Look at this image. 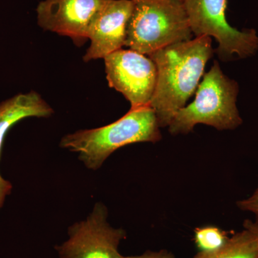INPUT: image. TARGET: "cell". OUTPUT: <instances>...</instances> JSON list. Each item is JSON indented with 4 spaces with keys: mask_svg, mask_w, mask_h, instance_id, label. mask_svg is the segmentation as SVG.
Here are the masks:
<instances>
[{
    "mask_svg": "<svg viewBox=\"0 0 258 258\" xmlns=\"http://www.w3.org/2000/svg\"><path fill=\"white\" fill-rule=\"evenodd\" d=\"M213 52L211 37L200 36L169 45L149 56L157 71L150 106L161 128L169 126L176 113L196 93Z\"/></svg>",
    "mask_w": 258,
    "mask_h": 258,
    "instance_id": "cell-1",
    "label": "cell"
},
{
    "mask_svg": "<svg viewBox=\"0 0 258 258\" xmlns=\"http://www.w3.org/2000/svg\"><path fill=\"white\" fill-rule=\"evenodd\" d=\"M160 128L155 112L150 106L131 108L111 124L67 134L61 139L60 146L76 153L87 169L97 170L120 148L159 142Z\"/></svg>",
    "mask_w": 258,
    "mask_h": 258,
    "instance_id": "cell-2",
    "label": "cell"
},
{
    "mask_svg": "<svg viewBox=\"0 0 258 258\" xmlns=\"http://www.w3.org/2000/svg\"><path fill=\"white\" fill-rule=\"evenodd\" d=\"M238 85L223 74L220 64L213 66L199 84L195 100L180 109L169 128L172 135L187 134L198 124L217 130H232L242 123L237 107Z\"/></svg>",
    "mask_w": 258,
    "mask_h": 258,
    "instance_id": "cell-3",
    "label": "cell"
},
{
    "mask_svg": "<svg viewBox=\"0 0 258 258\" xmlns=\"http://www.w3.org/2000/svg\"><path fill=\"white\" fill-rule=\"evenodd\" d=\"M125 46L145 55L191 40L193 32L183 0H132Z\"/></svg>",
    "mask_w": 258,
    "mask_h": 258,
    "instance_id": "cell-4",
    "label": "cell"
},
{
    "mask_svg": "<svg viewBox=\"0 0 258 258\" xmlns=\"http://www.w3.org/2000/svg\"><path fill=\"white\" fill-rule=\"evenodd\" d=\"M195 37H213L218 43L217 52L221 60L233 55L246 57L258 50L255 30L239 31L226 19L227 0H183Z\"/></svg>",
    "mask_w": 258,
    "mask_h": 258,
    "instance_id": "cell-5",
    "label": "cell"
},
{
    "mask_svg": "<svg viewBox=\"0 0 258 258\" xmlns=\"http://www.w3.org/2000/svg\"><path fill=\"white\" fill-rule=\"evenodd\" d=\"M108 216V209L98 203L86 219L70 226L67 240L55 247L59 258H124L119 245L126 232L112 227Z\"/></svg>",
    "mask_w": 258,
    "mask_h": 258,
    "instance_id": "cell-6",
    "label": "cell"
},
{
    "mask_svg": "<svg viewBox=\"0 0 258 258\" xmlns=\"http://www.w3.org/2000/svg\"><path fill=\"white\" fill-rule=\"evenodd\" d=\"M104 62L108 85L123 94L131 108L150 106L157 79V67L150 57L121 48L107 55Z\"/></svg>",
    "mask_w": 258,
    "mask_h": 258,
    "instance_id": "cell-7",
    "label": "cell"
},
{
    "mask_svg": "<svg viewBox=\"0 0 258 258\" xmlns=\"http://www.w3.org/2000/svg\"><path fill=\"white\" fill-rule=\"evenodd\" d=\"M103 0H42L37 23L43 30L71 37L77 45L88 40L90 25Z\"/></svg>",
    "mask_w": 258,
    "mask_h": 258,
    "instance_id": "cell-8",
    "label": "cell"
},
{
    "mask_svg": "<svg viewBox=\"0 0 258 258\" xmlns=\"http://www.w3.org/2000/svg\"><path fill=\"white\" fill-rule=\"evenodd\" d=\"M133 8L132 0H103L88 31L91 44L85 62L104 59L125 46L126 28Z\"/></svg>",
    "mask_w": 258,
    "mask_h": 258,
    "instance_id": "cell-9",
    "label": "cell"
},
{
    "mask_svg": "<svg viewBox=\"0 0 258 258\" xmlns=\"http://www.w3.org/2000/svg\"><path fill=\"white\" fill-rule=\"evenodd\" d=\"M53 109L36 91L18 93L0 103V157L5 137L13 125L30 117L47 118L53 114ZM13 185L0 174V210Z\"/></svg>",
    "mask_w": 258,
    "mask_h": 258,
    "instance_id": "cell-10",
    "label": "cell"
},
{
    "mask_svg": "<svg viewBox=\"0 0 258 258\" xmlns=\"http://www.w3.org/2000/svg\"><path fill=\"white\" fill-rule=\"evenodd\" d=\"M194 258H258V241L252 232L243 228L229 237L220 248L199 252Z\"/></svg>",
    "mask_w": 258,
    "mask_h": 258,
    "instance_id": "cell-11",
    "label": "cell"
},
{
    "mask_svg": "<svg viewBox=\"0 0 258 258\" xmlns=\"http://www.w3.org/2000/svg\"><path fill=\"white\" fill-rule=\"evenodd\" d=\"M228 233L215 226H205L195 230L194 240L200 252H209L221 247L229 239Z\"/></svg>",
    "mask_w": 258,
    "mask_h": 258,
    "instance_id": "cell-12",
    "label": "cell"
},
{
    "mask_svg": "<svg viewBox=\"0 0 258 258\" xmlns=\"http://www.w3.org/2000/svg\"><path fill=\"white\" fill-rule=\"evenodd\" d=\"M236 205L242 211L252 214L255 217L254 222L258 223V186L249 198L239 200Z\"/></svg>",
    "mask_w": 258,
    "mask_h": 258,
    "instance_id": "cell-13",
    "label": "cell"
},
{
    "mask_svg": "<svg viewBox=\"0 0 258 258\" xmlns=\"http://www.w3.org/2000/svg\"><path fill=\"white\" fill-rule=\"evenodd\" d=\"M124 258H175L174 254L166 249L159 251H147L139 255L128 256Z\"/></svg>",
    "mask_w": 258,
    "mask_h": 258,
    "instance_id": "cell-14",
    "label": "cell"
},
{
    "mask_svg": "<svg viewBox=\"0 0 258 258\" xmlns=\"http://www.w3.org/2000/svg\"><path fill=\"white\" fill-rule=\"evenodd\" d=\"M243 228L252 232L258 241V223L250 220H246L243 222Z\"/></svg>",
    "mask_w": 258,
    "mask_h": 258,
    "instance_id": "cell-15",
    "label": "cell"
}]
</instances>
